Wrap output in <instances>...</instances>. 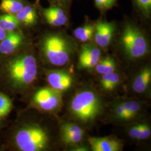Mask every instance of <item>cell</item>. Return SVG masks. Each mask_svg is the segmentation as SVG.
Here are the masks:
<instances>
[{
  "instance_id": "1",
  "label": "cell",
  "mask_w": 151,
  "mask_h": 151,
  "mask_svg": "<svg viewBox=\"0 0 151 151\" xmlns=\"http://www.w3.org/2000/svg\"><path fill=\"white\" fill-rule=\"evenodd\" d=\"M5 73L11 87L22 90L36 80L38 65L35 58L30 54H21L9 60L5 64Z\"/></svg>"
},
{
  "instance_id": "2",
  "label": "cell",
  "mask_w": 151,
  "mask_h": 151,
  "mask_svg": "<svg viewBox=\"0 0 151 151\" xmlns=\"http://www.w3.org/2000/svg\"><path fill=\"white\" fill-rule=\"evenodd\" d=\"M102 102L95 92L85 90L78 92L72 99L70 111L76 119L87 123L95 119L101 113Z\"/></svg>"
},
{
  "instance_id": "3",
  "label": "cell",
  "mask_w": 151,
  "mask_h": 151,
  "mask_svg": "<svg viewBox=\"0 0 151 151\" xmlns=\"http://www.w3.org/2000/svg\"><path fill=\"white\" fill-rule=\"evenodd\" d=\"M16 148L22 151H41L48 147L47 132L37 124H27L18 130L14 136Z\"/></svg>"
},
{
  "instance_id": "4",
  "label": "cell",
  "mask_w": 151,
  "mask_h": 151,
  "mask_svg": "<svg viewBox=\"0 0 151 151\" xmlns=\"http://www.w3.org/2000/svg\"><path fill=\"white\" fill-rule=\"evenodd\" d=\"M42 52L51 65L62 66L70 60L72 47L68 41L58 34H51L44 39Z\"/></svg>"
},
{
  "instance_id": "5",
  "label": "cell",
  "mask_w": 151,
  "mask_h": 151,
  "mask_svg": "<svg viewBox=\"0 0 151 151\" xmlns=\"http://www.w3.org/2000/svg\"><path fill=\"white\" fill-rule=\"evenodd\" d=\"M121 42L124 52L130 59L140 58L148 52V44L146 37L139 29L132 24L125 26Z\"/></svg>"
},
{
  "instance_id": "6",
  "label": "cell",
  "mask_w": 151,
  "mask_h": 151,
  "mask_svg": "<svg viewBox=\"0 0 151 151\" xmlns=\"http://www.w3.org/2000/svg\"><path fill=\"white\" fill-rule=\"evenodd\" d=\"M32 102L41 110L53 111L60 107L62 99L60 92L52 87H45L35 92L32 98Z\"/></svg>"
},
{
  "instance_id": "7",
  "label": "cell",
  "mask_w": 151,
  "mask_h": 151,
  "mask_svg": "<svg viewBox=\"0 0 151 151\" xmlns=\"http://www.w3.org/2000/svg\"><path fill=\"white\" fill-rule=\"evenodd\" d=\"M101 51L95 45L86 44L82 47L79 55L78 66L82 69H91L100 60Z\"/></svg>"
},
{
  "instance_id": "8",
  "label": "cell",
  "mask_w": 151,
  "mask_h": 151,
  "mask_svg": "<svg viewBox=\"0 0 151 151\" xmlns=\"http://www.w3.org/2000/svg\"><path fill=\"white\" fill-rule=\"evenodd\" d=\"M47 80L50 87L60 92L67 90L73 83L72 76L64 70H49L47 73Z\"/></svg>"
},
{
  "instance_id": "9",
  "label": "cell",
  "mask_w": 151,
  "mask_h": 151,
  "mask_svg": "<svg viewBox=\"0 0 151 151\" xmlns=\"http://www.w3.org/2000/svg\"><path fill=\"white\" fill-rule=\"evenodd\" d=\"M115 27L113 23L100 20L95 26L94 38L99 46L108 47L113 37Z\"/></svg>"
},
{
  "instance_id": "10",
  "label": "cell",
  "mask_w": 151,
  "mask_h": 151,
  "mask_svg": "<svg viewBox=\"0 0 151 151\" xmlns=\"http://www.w3.org/2000/svg\"><path fill=\"white\" fill-rule=\"evenodd\" d=\"M84 130L78 125L73 123H65L60 128L62 140L66 145H76L83 140Z\"/></svg>"
},
{
  "instance_id": "11",
  "label": "cell",
  "mask_w": 151,
  "mask_h": 151,
  "mask_svg": "<svg viewBox=\"0 0 151 151\" xmlns=\"http://www.w3.org/2000/svg\"><path fill=\"white\" fill-rule=\"evenodd\" d=\"M24 42L22 34L16 31L7 32L5 38L0 42V54L9 55L15 53Z\"/></svg>"
},
{
  "instance_id": "12",
  "label": "cell",
  "mask_w": 151,
  "mask_h": 151,
  "mask_svg": "<svg viewBox=\"0 0 151 151\" xmlns=\"http://www.w3.org/2000/svg\"><path fill=\"white\" fill-rule=\"evenodd\" d=\"M88 141L93 151H119L122 148L121 142L111 137H90Z\"/></svg>"
},
{
  "instance_id": "13",
  "label": "cell",
  "mask_w": 151,
  "mask_h": 151,
  "mask_svg": "<svg viewBox=\"0 0 151 151\" xmlns=\"http://www.w3.org/2000/svg\"><path fill=\"white\" fill-rule=\"evenodd\" d=\"M43 15L47 22L54 27L64 25L67 21L65 12L58 6H51L44 9Z\"/></svg>"
},
{
  "instance_id": "14",
  "label": "cell",
  "mask_w": 151,
  "mask_h": 151,
  "mask_svg": "<svg viewBox=\"0 0 151 151\" xmlns=\"http://www.w3.org/2000/svg\"><path fill=\"white\" fill-rule=\"evenodd\" d=\"M151 70L150 67L143 68L136 76L132 84V88L137 93H143L148 88L151 82Z\"/></svg>"
},
{
  "instance_id": "15",
  "label": "cell",
  "mask_w": 151,
  "mask_h": 151,
  "mask_svg": "<svg viewBox=\"0 0 151 151\" xmlns=\"http://www.w3.org/2000/svg\"><path fill=\"white\" fill-rule=\"evenodd\" d=\"M15 17L20 23L26 26H31L35 24L38 19L35 9L29 6L24 7L16 14Z\"/></svg>"
},
{
  "instance_id": "16",
  "label": "cell",
  "mask_w": 151,
  "mask_h": 151,
  "mask_svg": "<svg viewBox=\"0 0 151 151\" xmlns=\"http://www.w3.org/2000/svg\"><path fill=\"white\" fill-rule=\"evenodd\" d=\"M128 133L130 137L133 139L145 140L151 136V128L147 124H137L131 127Z\"/></svg>"
},
{
  "instance_id": "17",
  "label": "cell",
  "mask_w": 151,
  "mask_h": 151,
  "mask_svg": "<svg viewBox=\"0 0 151 151\" xmlns=\"http://www.w3.org/2000/svg\"><path fill=\"white\" fill-rule=\"evenodd\" d=\"M24 7L23 3L18 0H2L0 4V11L14 15L20 11Z\"/></svg>"
},
{
  "instance_id": "18",
  "label": "cell",
  "mask_w": 151,
  "mask_h": 151,
  "mask_svg": "<svg viewBox=\"0 0 151 151\" xmlns=\"http://www.w3.org/2000/svg\"><path fill=\"white\" fill-rule=\"evenodd\" d=\"M15 16L6 14L0 15V27L7 32L15 31L20 25Z\"/></svg>"
},
{
  "instance_id": "19",
  "label": "cell",
  "mask_w": 151,
  "mask_h": 151,
  "mask_svg": "<svg viewBox=\"0 0 151 151\" xmlns=\"http://www.w3.org/2000/svg\"><path fill=\"white\" fill-rule=\"evenodd\" d=\"M120 81L119 76L115 72L102 75L101 85L105 91H110L117 86Z\"/></svg>"
},
{
  "instance_id": "20",
  "label": "cell",
  "mask_w": 151,
  "mask_h": 151,
  "mask_svg": "<svg viewBox=\"0 0 151 151\" xmlns=\"http://www.w3.org/2000/svg\"><path fill=\"white\" fill-rule=\"evenodd\" d=\"M95 27L90 24H86L83 27H78L74 31L76 39L82 42H86L91 40L93 37Z\"/></svg>"
},
{
  "instance_id": "21",
  "label": "cell",
  "mask_w": 151,
  "mask_h": 151,
  "mask_svg": "<svg viewBox=\"0 0 151 151\" xmlns=\"http://www.w3.org/2000/svg\"><path fill=\"white\" fill-rule=\"evenodd\" d=\"M95 68L98 73L104 75L115 72L116 65L113 58L107 57L103 60H100L95 66Z\"/></svg>"
},
{
  "instance_id": "22",
  "label": "cell",
  "mask_w": 151,
  "mask_h": 151,
  "mask_svg": "<svg viewBox=\"0 0 151 151\" xmlns=\"http://www.w3.org/2000/svg\"><path fill=\"white\" fill-rule=\"evenodd\" d=\"M12 103L6 95L0 92V119L7 116L12 110Z\"/></svg>"
},
{
  "instance_id": "23",
  "label": "cell",
  "mask_w": 151,
  "mask_h": 151,
  "mask_svg": "<svg viewBox=\"0 0 151 151\" xmlns=\"http://www.w3.org/2000/svg\"><path fill=\"white\" fill-rule=\"evenodd\" d=\"M122 103L126 110L128 120L135 117L141 109L140 103L136 101H127Z\"/></svg>"
},
{
  "instance_id": "24",
  "label": "cell",
  "mask_w": 151,
  "mask_h": 151,
  "mask_svg": "<svg viewBox=\"0 0 151 151\" xmlns=\"http://www.w3.org/2000/svg\"><path fill=\"white\" fill-rule=\"evenodd\" d=\"M136 4L138 6L145 15L148 16L151 10V0H134Z\"/></svg>"
},
{
  "instance_id": "25",
  "label": "cell",
  "mask_w": 151,
  "mask_h": 151,
  "mask_svg": "<svg viewBox=\"0 0 151 151\" xmlns=\"http://www.w3.org/2000/svg\"><path fill=\"white\" fill-rule=\"evenodd\" d=\"M116 0H95V5L101 10H108L111 8Z\"/></svg>"
},
{
  "instance_id": "26",
  "label": "cell",
  "mask_w": 151,
  "mask_h": 151,
  "mask_svg": "<svg viewBox=\"0 0 151 151\" xmlns=\"http://www.w3.org/2000/svg\"><path fill=\"white\" fill-rule=\"evenodd\" d=\"M7 32L0 27V42L5 38Z\"/></svg>"
},
{
  "instance_id": "27",
  "label": "cell",
  "mask_w": 151,
  "mask_h": 151,
  "mask_svg": "<svg viewBox=\"0 0 151 151\" xmlns=\"http://www.w3.org/2000/svg\"><path fill=\"white\" fill-rule=\"evenodd\" d=\"M73 151H88L87 148L86 147H83V146H82V147H77L76 148V150H73Z\"/></svg>"
},
{
  "instance_id": "28",
  "label": "cell",
  "mask_w": 151,
  "mask_h": 151,
  "mask_svg": "<svg viewBox=\"0 0 151 151\" xmlns=\"http://www.w3.org/2000/svg\"><path fill=\"white\" fill-rule=\"evenodd\" d=\"M54 1L59 2H65L67 1L68 0H54Z\"/></svg>"
},
{
  "instance_id": "29",
  "label": "cell",
  "mask_w": 151,
  "mask_h": 151,
  "mask_svg": "<svg viewBox=\"0 0 151 151\" xmlns=\"http://www.w3.org/2000/svg\"><path fill=\"white\" fill-rule=\"evenodd\" d=\"M0 125H1V122H0Z\"/></svg>"
}]
</instances>
